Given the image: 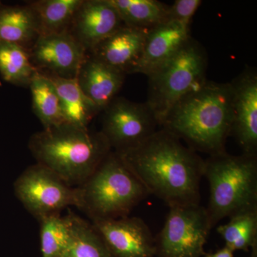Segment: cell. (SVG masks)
I'll return each instance as SVG.
<instances>
[{
  "label": "cell",
  "mask_w": 257,
  "mask_h": 257,
  "mask_svg": "<svg viewBox=\"0 0 257 257\" xmlns=\"http://www.w3.org/2000/svg\"><path fill=\"white\" fill-rule=\"evenodd\" d=\"M116 153L149 194L169 207L199 204L204 160L165 128L135 148Z\"/></svg>",
  "instance_id": "obj_1"
},
{
  "label": "cell",
  "mask_w": 257,
  "mask_h": 257,
  "mask_svg": "<svg viewBox=\"0 0 257 257\" xmlns=\"http://www.w3.org/2000/svg\"><path fill=\"white\" fill-rule=\"evenodd\" d=\"M233 124L231 83L206 81L169 111L161 128L209 156L226 152Z\"/></svg>",
  "instance_id": "obj_2"
},
{
  "label": "cell",
  "mask_w": 257,
  "mask_h": 257,
  "mask_svg": "<svg viewBox=\"0 0 257 257\" xmlns=\"http://www.w3.org/2000/svg\"><path fill=\"white\" fill-rule=\"evenodd\" d=\"M32 155L71 187L85 182L111 150L101 132L64 124L44 128L29 142Z\"/></svg>",
  "instance_id": "obj_3"
},
{
  "label": "cell",
  "mask_w": 257,
  "mask_h": 257,
  "mask_svg": "<svg viewBox=\"0 0 257 257\" xmlns=\"http://www.w3.org/2000/svg\"><path fill=\"white\" fill-rule=\"evenodd\" d=\"M77 188L76 207L92 221L128 215L150 195L116 152L111 151L89 178Z\"/></svg>",
  "instance_id": "obj_4"
},
{
  "label": "cell",
  "mask_w": 257,
  "mask_h": 257,
  "mask_svg": "<svg viewBox=\"0 0 257 257\" xmlns=\"http://www.w3.org/2000/svg\"><path fill=\"white\" fill-rule=\"evenodd\" d=\"M209 185L207 209L211 229L226 217L257 209V156L226 152L204 160Z\"/></svg>",
  "instance_id": "obj_5"
},
{
  "label": "cell",
  "mask_w": 257,
  "mask_h": 257,
  "mask_svg": "<svg viewBox=\"0 0 257 257\" xmlns=\"http://www.w3.org/2000/svg\"><path fill=\"white\" fill-rule=\"evenodd\" d=\"M207 52L199 42L190 37L173 57L147 76L146 103L160 126L182 97L207 81Z\"/></svg>",
  "instance_id": "obj_6"
},
{
  "label": "cell",
  "mask_w": 257,
  "mask_h": 257,
  "mask_svg": "<svg viewBox=\"0 0 257 257\" xmlns=\"http://www.w3.org/2000/svg\"><path fill=\"white\" fill-rule=\"evenodd\" d=\"M155 238L156 256L202 257L211 229L207 209L200 204L171 206Z\"/></svg>",
  "instance_id": "obj_7"
},
{
  "label": "cell",
  "mask_w": 257,
  "mask_h": 257,
  "mask_svg": "<svg viewBox=\"0 0 257 257\" xmlns=\"http://www.w3.org/2000/svg\"><path fill=\"white\" fill-rule=\"evenodd\" d=\"M14 189L24 207L39 221L77 205V188L38 163L30 166L19 176Z\"/></svg>",
  "instance_id": "obj_8"
},
{
  "label": "cell",
  "mask_w": 257,
  "mask_h": 257,
  "mask_svg": "<svg viewBox=\"0 0 257 257\" xmlns=\"http://www.w3.org/2000/svg\"><path fill=\"white\" fill-rule=\"evenodd\" d=\"M103 111L100 132L114 152L135 148L159 130L156 116L146 102L115 98Z\"/></svg>",
  "instance_id": "obj_9"
},
{
  "label": "cell",
  "mask_w": 257,
  "mask_h": 257,
  "mask_svg": "<svg viewBox=\"0 0 257 257\" xmlns=\"http://www.w3.org/2000/svg\"><path fill=\"white\" fill-rule=\"evenodd\" d=\"M87 51L68 31L41 35L32 46L34 67L48 71L52 76L76 78L87 57Z\"/></svg>",
  "instance_id": "obj_10"
},
{
  "label": "cell",
  "mask_w": 257,
  "mask_h": 257,
  "mask_svg": "<svg viewBox=\"0 0 257 257\" xmlns=\"http://www.w3.org/2000/svg\"><path fill=\"white\" fill-rule=\"evenodd\" d=\"M92 225L113 257L156 256L155 238L140 218L99 219L92 221Z\"/></svg>",
  "instance_id": "obj_11"
},
{
  "label": "cell",
  "mask_w": 257,
  "mask_h": 257,
  "mask_svg": "<svg viewBox=\"0 0 257 257\" xmlns=\"http://www.w3.org/2000/svg\"><path fill=\"white\" fill-rule=\"evenodd\" d=\"M233 124L231 134L244 155L257 154V74L247 68L231 82Z\"/></svg>",
  "instance_id": "obj_12"
},
{
  "label": "cell",
  "mask_w": 257,
  "mask_h": 257,
  "mask_svg": "<svg viewBox=\"0 0 257 257\" xmlns=\"http://www.w3.org/2000/svg\"><path fill=\"white\" fill-rule=\"evenodd\" d=\"M71 25L69 32L87 52L124 26L110 0H83Z\"/></svg>",
  "instance_id": "obj_13"
},
{
  "label": "cell",
  "mask_w": 257,
  "mask_h": 257,
  "mask_svg": "<svg viewBox=\"0 0 257 257\" xmlns=\"http://www.w3.org/2000/svg\"><path fill=\"white\" fill-rule=\"evenodd\" d=\"M190 37V27L175 22H165L150 29L133 74L150 75L173 57Z\"/></svg>",
  "instance_id": "obj_14"
},
{
  "label": "cell",
  "mask_w": 257,
  "mask_h": 257,
  "mask_svg": "<svg viewBox=\"0 0 257 257\" xmlns=\"http://www.w3.org/2000/svg\"><path fill=\"white\" fill-rule=\"evenodd\" d=\"M147 31L122 26L92 51V57L124 74H133L141 58Z\"/></svg>",
  "instance_id": "obj_15"
},
{
  "label": "cell",
  "mask_w": 257,
  "mask_h": 257,
  "mask_svg": "<svg viewBox=\"0 0 257 257\" xmlns=\"http://www.w3.org/2000/svg\"><path fill=\"white\" fill-rule=\"evenodd\" d=\"M125 76L91 55L83 62L76 78L82 92L100 111L116 98Z\"/></svg>",
  "instance_id": "obj_16"
},
{
  "label": "cell",
  "mask_w": 257,
  "mask_h": 257,
  "mask_svg": "<svg viewBox=\"0 0 257 257\" xmlns=\"http://www.w3.org/2000/svg\"><path fill=\"white\" fill-rule=\"evenodd\" d=\"M50 77L60 97L65 123L78 127L88 128V125L99 111L82 92L77 78Z\"/></svg>",
  "instance_id": "obj_17"
},
{
  "label": "cell",
  "mask_w": 257,
  "mask_h": 257,
  "mask_svg": "<svg viewBox=\"0 0 257 257\" xmlns=\"http://www.w3.org/2000/svg\"><path fill=\"white\" fill-rule=\"evenodd\" d=\"M40 35L36 15L29 5L0 8V42L25 47L35 43Z\"/></svg>",
  "instance_id": "obj_18"
},
{
  "label": "cell",
  "mask_w": 257,
  "mask_h": 257,
  "mask_svg": "<svg viewBox=\"0 0 257 257\" xmlns=\"http://www.w3.org/2000/svg\"><path fill=\"white\" fill-rule=\"evenodd\" d=\"M29 87L31 91L34 112L44 128L55 127L65 123L60 97L50 77L37 70Z\"/></svg>",
  "instance_id": "obj_19"
},
{
  "label": "cell",
  "mask_w": 257,
  "mask_h": 257,
  "mask_svg": "<svg viewBox=\"0 0 257 257\" xmlns=\"http://www.w3.org/2000/svg\"><path fill=\"white\" fill-rule=\"evenodd\" d=\"M65 218L70 239L62 257H113L92 224L71 211Z\"/></svg>",
  "instance_id": "obj_20"
},
{
  "label": "cell",
  "mask_w": 257,
  "mask_h": 257,
  "mask_svg": "<svg viewBox=\"0 0 257 257\" xmlns=\"http://www.w3.org/2000/svg\"><path fill=\"white\" fill-rule=\"evenodd\" d=\"M125 26L149 30L167 21L168 6L157 0H110Z\"/></svg>",
  "instance_id": "obj_21"
},
{
  "label": "cell",
  "mask_w": 257,
  "mask_h": 257,
  "mask_svg": "<svg viewBox=\"0 0 257 257\" xmlns=\"http://www.w3.org/2000/svg\"><path fill=\"white\" fill-rule=\"evenodd\" d=\"M83 0H40L29 6L36 15L40 35L66 31Z\"/></svg>",
  "instance_id": "obj_22"
},
{
  "label": "cell",
  "mask_w": 257,
  "mask_h": 257,
  "mask_svg": "<svg viewBox=\"0 0 257 257\" xmlns=\"http://www.w3.org/2000/svg\"><path fill=\"white\" fill-rule=\"evenodd\" d=\"M36 72L25 47L0 42V74L6 82L18 86H29Z\"/></svg>",
  "instance_id": "obj_23"
},
{
  "label": "cell",
  "mask_w": 257,
  "mask_h": 257,
  "mask_svg": "<svg viewBox=\"0 0 257 257\" xmlns=\"http://www.w3.org/2000/svg\"><path fill=\"white\" fill-rule=\"evenodd\" d=\"M229 219L226 224L216 228L225 246L234 252L248 251L257 245V209L240 213Z\"/></svg>",
  "instance_id": "obj_24"
},
{
  "label": "cell",
  "mask_w": 257,
  "mask_h": 257,
  "mask_svg": "<svg viewBox=\"0 0 257 257\" xmlns=\"http://www.w3.org/2000/svg\"><path fill=\"white\" fill-rule=\"evenodd\" d=\"M40 222L42 257H62L70 239L68 223L60 214L44 218Z\"/></svg>",
  "instance_id": "obj_25"
},
{
  "label": "cell",
  "mask_w": 257,
  "mask_h": 257,
  "mask_svg": "<svg viewBox=\"0 0 257 257\" xmlns=\"http://www.w3.org/2000/svg\"><path fill=\"white\" fill-rule=\"evenodd\" d=\"M202 3L201 0H176L168 7L166 22H175L190 27L193 17Z\"/></svg>",
  "instance_id": "obj_26"
},
{
  "label": "cell",
  "mask_w": 257,
  "mask_h": 257,
  "mask_svg": "<svg viewBox=\"0 0 257 257\" xmlns=\"http://www.w3.org/2000/svg\"><path fill=\"white\" fill-rule=\"evenodd\" d=\"M204 257H234V251L227 246H224L216 252L205 253Z\"/></svg>",
  "instance_id": "obj_27"
},
{
  "label": "cell",
  "mask_w": 257,
  "mask_h": 257,
  "mask_svg": "<svg viewBox=\"0 0 257 257\" xmlns=\"http://www.w3.org/2000/svg\"><path fill=\"white\" fill-rule=\"evenodd\" d=\"M250 257H257V245L251 248Z\"/></svg>",
  "instance_id": "obj_28"
},
{
  "label": "cell",
  "mask_w": 257,
  "mask_h": 257,
  "mask_svg": "<svg viewBox=\"0 0 257 257\" xmlns=\"http://www.w3.org/2000/svg\"><path fill=\"white\" fill-rule=\"evenodd\" d=\"M0 5H1V3H0Z\"/></svg>",
  "instance_id": "obj_29"
}]
</instances>
